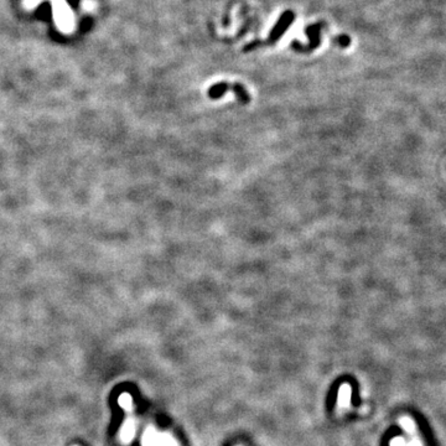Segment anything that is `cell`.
<instances>
[{"label":"cell","mask_w":446,"mask_h":446,"mask_svg":"<svg viewBox=\"0 0 446 446\" xmlns=\"http://www.w3.org/2000/svg\"><path fill=\"white\" fill-rule=\"evenodd\" d=\"M389 446H406V441L402 436H397V438L391 440Z\"/></svg>","instance_id":"ba28073f"},{"label":"cell","mask_w":446,"mask_h":446,"mask_svg":"<svg viewBox=\"0 0 446 446\" xmlns=\"http://www.w3.org/2000/svg\"><path fill=\"white\" fill-rule=\"evenodd\" d=\"M294 20H295V14L293 13V11L291 10L284 11V13L280 15V17L278 19V21H276V24L273 26V29H272V31H270L269 36H268V38L265 39L264 41L254 40V41L249 42L248 45H246V46H244V51L247 52V51H252V50H254L255 47L263 46V45L272 46V45L276 44V42L280 40V38H282V36L285 34L286 30L290 28L291 24L294 23Z\"/></svg>","instance_id":"6da1fadb"},{"label":"cell","mask_w":446,"mask_h":446,"mask_svg":"<svg viewBox=\"0 0 446 446\" xmlns=\"http://www.w3.org/2000/svg\"><path fill=\"white\" fill-rule=\"evenodd\" d=\"M335 44L340 45L341 47H347L349 44H351V39L348 38L347 35H340L337 36V38L333 39Z\"/></svg>","instance_id":"52a82bcc"},{"label":"cell","mask_w":446,"mask_h":446,"mask_svg":"<svg viewBox=\"0 0 446 446\" xmlns=\"http://www.w3.org/2000/svg\"><path fill=\"white\" fill-rule=\"evenodd\" d=\"M324 23H318L312 24V25L307 26L305 29V34L307 38L310 39V42L307 45H301L300 42L293 41L291 42V47L295 51H299V52H311L315 49H318L321 44V30L324 28Z\"/></svg>","instance_id":"3957f363"},{"label":"cell","mask_w":446,"mask_h":446,"mask_svg":"<svg viewBox=\"0 0 446 446\" xmlns=\"http://www.w3.org/2000/svg\"><path fill=\"white\" fill-rule=\"evenodd\" d=\"M406 446H423V444H421V441L417 438V436H413L411 441L406 442Z\"/></svg>","instance_id":"9c48e42d"},{"label":"cell","mask_w":446,"mask_h":446,"mask_svg":"<svg viewBox=\"0 0 446 446\" xmlns=\"http://www.w3.org/2000/svg\"><path fill=\"white\" fill-rule=\"evenodd\" d=\"M399 424H400V426L403 428V430H404V432L406 434H409V435H414L415 430H417V426H415L414 421H413L411 418H409V417L400 418L399 419Z\"/></svg>","instance_id":"8992f818"},{"label":"cell","mask_w":446,"mask_h":446,"mask_svg":"<svg viewBox=\"0 0 446 446\" xmlns=\"http://www.w3.org/2000/svg\"><path fill=\"white\" fill-rule=\"evenodd\" d=\"M227 92H233L240 104L247 105L251 103V95H249L248 89H247L243 84L238 82L231 83L223 81V82L215 83L213 86H211L209 91H207V97L212 99V101H216V99L222 98Z\"/></svg>","instance_id":"7a4b0ae2"},{"label":"cell","mask_w":446,"mask_h":446,"mask_svg":"<svg viewBox=\"0 0 446 446\" xmlns=\"http://www.w3.org/2000/svg\"><path fill=\"white\" fill-rule=\"evenodd\" d=\"M158 446H180V445L171 434L159 433Z\"/></svg>","instance_id":"5b68a950"},{"label":"cell","mask_w":446,"mask_h":446,"mask_svg":"<svg viewBox=\"0 0 446 446\" xmlns=\"http://www.w3.org/2000/svg\"><path fill=\"white\" fill-rule=\"evenodd\" d=\"M351 398H352V388L347 383H343L339 389V396H337V408L339 411H345L349 408L351 405Z\"/></svg>","instance_id":"277c9868"}]
</instances>
